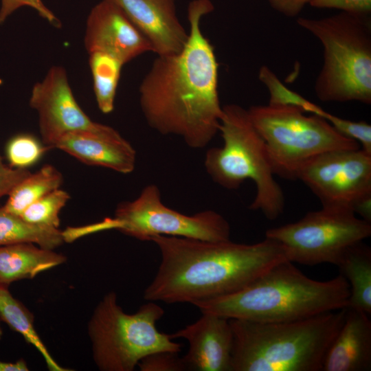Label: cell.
<instances>
[{"label": "cell", "mask_w": 371, "mask_h": 371, "mask_svg": "<svg viewBox=\"0 0 371 371\" xmlns=\"http://www.w3.org/2000/svg\"><path fill=\"white\" fill-rule=\"evenodd\" d=\"M346 311L283 322L229 319L234 337L231 371H321Z\"/></svg>", "instance_id": "obj_4"}, {"label": "cell", "mask_w": 371, "mask_h": 371, "mask_svg": "<svg viewBox=\"0 0 371 371\" xmlns=\"http://www.w3.org/2000/svg\"><path fill=\"white\" fill-rule=\"evenodd\" d=\"M150 241L161 262L144 298L167 304H194L232 294L288 260L282 245L266 237L251 245L163 235Z\"/></svg>", "instance_id": "obj_2"}, {"label": "cell", "mask_w": 371, "mask_h": 371, "mask_svg": "<svg viewBox=\"0 0 371 371\" xmlns=\"http://www.w3.org/2000/svg\"><path fill=\"white\" fill-rule=\"evenodd\" d=\"M326 120L341 135L358 142L361 149L371 155V125L354 122L329 113Z\"/></svg>", "instance_id": "obj_26"}, {"label": "cell", "mask_w": 371, "mask_h": 371, "mask_svg": "<svg viewBox=\"0 0 371 371\" xmlns=\"http://www.w3.org/2000/svg\"><path fill=\"white\" fill-rule=\"evenodd\" d=\"M350 288L348 308L371 314V249L363 241L348 247L338 260Z\"/></svg>", "instance_id": "obj_19"}, {"label": "cell", "mask_w": 371, "mask_h": 371, "mask_svg": "<svg viewBox=\"0 0 371 371\" xmlns=\"http://www.w3.org/2000/svg\"><path fill=\"white\" fill-rule=\"evenodd\" d=\"M115 229L142 241L157 235L212 242L230 240L231 228L219 213L205 210L186 215L166 206L154 184L146 186L132 201L120 203L113 217Z\"/></svg>", "instance_id": "obj_10"}, {"label": "cell", "mask_w": 371, "mask_h": 371, "mask_svg": "<svg viewBox=\"0 0 371 371\" xmlns=\"http://www.w3.org/2000/svg\"><path fill=\"white\" fill-rule=\"evenodd\" d=\"M49 148L34 135L19 133L7 142L5 154L10 166L27 169L36 164Z\"/></svg>", "instance_id": "obj_25"}, {"label": "cell", "mask_w": 371, "mask_h": 371, "mask_svg": "<svg viewBox=\"0 0 371 371\" xmlns=\"http://www.w3.org/2000/svg\"><path fill=\"white\" fill-rule=\"evenodd\" d=\"M69 199L67 192L56 189L30 205L20 216L32 224L58 228L59 214Z\"/></svg>", "instance_id": "obj_24"}, {"label": "cell", "mask_w": 371, "mask_h": 371, "mask_svg": "<svg viewBox=\"0 0 371 371\" xmlns=\"http://www.w3.org/2000/svg\"><path fill=\"white\" fill-rule=\"evenodd\" d=\"M218 131L223 145L207 151L204 164L208 175L229 190L252 180L256 193L249 209L260 211L269 220L278 218L284 210V195L275 180L265 142L247 109L236 104L223 106Z\"/></svg>", "instance_id": "obj_6"}, {"label": "cell", "mask_w": 371, "mask_h": 371, "mask_svg": "<svg viewBox=\"0 0 371 371\" xmlns=\"http://www.w3.org/2000/svg\"><path fill=\"white\" fill-rule=\"evenodd\" d=\"M371 370V321L366 313L347 307L345 319L324 359L322 371Z\"/></svg>", "instance_id": "obj_17"}, {"label": "cell", "mask_w": 371, "mask_h": 371, "mask_svg": "<svg viewBox=\"0 0 371 371\" xmlns=\"http://www.w3.org/2000/svg\"><path fill=\"white\" fill-rule=\"evenodd\" d=\"M297 180L319 199L322 207L348 210L371 220V155L361 148L322 153L306 163Z\"/></svg>", "instance_id": "obj_11"}, {"label": "cell", "mask_w": 371, "mask_h": 371, "mask_svg": "<svg viewBox=\"0 0 371 371\" xmlns=\"http://www.w3.org/2000/svg\"><path fill=\"white\" fill-rule=\"evenodd\" d=\"M89 65L93 79L95 100L104 114L114 109L115 98L124 64L104 52L89 54Z\"/></svg>", "instance_id": "obj_23"}, {"label": "cell", "mask_w": 371, "mask_h": 371, "mask_svg": "<svg viewBox=\"0 0 371 371\" xmlns=\"http://www.w3.org/2000/svg\"><path fill=\"white\" fill-rule=\"evenodd\" d=\"M170 337L188 341V350L182 357L187 370L231 371L234 337L229 319L202 313L194 323Z\"/></svg>", "instance_id": "obj_14"}, {"label": "cell", "mask_w": 371, "mask_h": 371, "mask_svg": "<svg viewBox=\"0 0 371 371\" xmlns=\"http://www.w3.org/2000/svg\"><path fill=\"white\" fill-rule=\"evenodd\" d=\"M0 320L19 333L26 342L32 345L40 352L49 370H70L62 367L54 360L36 330L32 313L12 295L8 286L1 283Z\"/></svg>", "instance_id": "obj_20"}, {"label": "cell", "mask_w": 371, "mask_h": 371, "mask_svg": "<svg viewBox=\"0 0 371 371\" xmlns=\"http://www.w3.org/2000/svg\"><path fill=\"white\" fill-rule=\"evenodd\" d=\"M210 0L188 5V38L177 53L157 56L139 89L148 125L162 135H176L193 148L206 146L218 131L223 114L218 93V63L203 35L201 18L211 12Z\"/></svg>", "instance_id": "obj_1"}, {"label": "cell", "mask_w": 371, "mask_h": 371, "mask_svg": "<svg viewBox=\"0 0 371 371\" xmlns=\"http://www.w3.org/2000/svg\"><path fill=\"white\" fill-rule=\"evenodd\" d=\"M29 103L38 115L41 141L49 148L67 133L97 131L103 126L92 121L81 109L61 66H52L33 86Z\"/></svg>", "instance_id": "obj_12"}, {"label": "cell", "mask_w": 371, "mask_h": 371, "mask_svg": "<svg viewBox=\"0 0 371 371\" xmlns=\"http://www.w3.org/2000/svg\"><path fill=\"white\" fill-rule=\"evenodd\" d=\"M164 309L149 301L133 314L125 313L113 291L96 306L88 324L93 358L102 371H133L146 356L161 351L179 352L182 344L159 332Z\"/></svg>", "instance_id": "obj_7"}, {"label": "cell", "mask_w": 371, "mask_h": 371, "mask_svg": "<svg viewBox=\"0 0 371 371\" xmlns=\"http://www.w3.org/2000/svg\"><path fill=\"white\" fill-rule=\"evenodd\" d=\"M149 41L157 56L179 52L188 32L177 13L176 0H113Z\"/></svg>", "instance_id": "obj_16"}, {"label": "cell", "mask_w": 371, "mask_h": 371, "mask_svg": "<svg viewBox=\"0 0 371 371\" xmlns=\"http://www.w3.org/2000/svg\"><path fill=\"white\" fill-rule=\"evenodd\" d=\"M270 5L278 12L289 17L296 16L308 0H268Z\"/></svg>", "instance_id": "obj_31"}, {"label": "cell", "mask_w": 371, "mask_h": 371, "mask_svg": "<svg viewBox=\"0 0 371 371\" xmlns=\"http://www.w3.org/2000/svg\"><path fill=\"white\" fill-rule=\"evenodd\" d=\"M26 361L20 359L14 362L0 361V371H28Z\"/></svg>", "instance_id": "obj_32"}, {"label": "cell", "mask_w": 371, "mask_h": 371, "mask_svg": "<svg viewBox=\"0 0 371 371\" xmlns=\"http://www.w3.org/2000/svg\"><path fill=\"white\" fill-rule=\"evenodd\" d=\"M3 336V330H2V328H1V320H0V340L1 339Z\"/></svg>", "instance_id": "obj_33"}, {"label": "cell", "mask_w": 371, "mask_h": 371, "mask_svg": "<svg viewBox=\"0 0 371 371\" xmlns=\"http://www.w3.org/2000/svg\"><path fill=\"white\" fill-rule=\"evenodd\" d=\"M141 371H182L187 370L178 352L161 351L144 357L137 365Z\"/></svg>", "instance_id": "obj_27"}, {"label": "cell", "mask_w": 371, "mask_h": 371, "mask_svg": "<svg viewBox=\"0 0 371 371\" xmlns=\"http://www.w3.org/2000/svg\"><path fill=\"white\" fill-rule=\"evenodd\" d=\"M84 45L88 54L104 52L124 65L152 47L124 11L113 0H102L87 19Z\"/></svg>", "instance_id": "obj_13"}, {"label": "cell", "mask_w": 371, "mask_h": 371, "mask_svg": "<svg viewBox=\"0 0 371 371\" xmlns=\"http://www.w3.org/2000/svg\"><path fill=\"white\" fill-rule=\"evenodd\" d=\"M54 148L90 166L107 168L122 174L135 169L136 152L115 129L103 124L97 131L71 132L63 136Z\"/></svg>", "instance_id": "obj_15"}, {"label": "cell", "mask_w": 371, "mask_h": 371, "mask_svg": "<svg viewBox=\"0 0 371 371\" xmlns=\"http://www.w3.org/2000/svg\"><path fill=\"white\" fill-rule=\"evenodd\" d=\"M299 26L322 43L323 63L314 89L323 102L371 104V20L341 12L321 19L300 17Z\"/></svg>", "instance_id": "obj_5"}, {"label": "cell", "mask_w": 371, "mask_h": 371, "mask_svg": "<svg viewBox=\"0 0 371 371\" xmlns=\"http://www.w3.org/2000/svg\"><path fill=\"white\" fill-rule=\"evenodd\" d=\"M66 256L30 243L0 247V283L6 286L33 279L41 272L63 264Z\"/></svg>", "instance_id": "obj_18"}, {"label": "cell", "mask_w": 371, "mask_h": 371, "mask_svg": "<svg viewBox=\"0 0 371 371\" xmlns=\"http://www.w3.org/2000/svg\"><path fill=\"white\" fill-rule=\"evenodd\" d=\"M247 111L265 142L274 175L284 179L297 180L303 166L325 152L360 148L324 118L308 116L295 106L268 104Z\"/></svg>", "instance_id": "obj_8"}, {"label": "cell", "mask_w": 371, "mask_h": 371, "mask_svg": "<svg viewBox=\"0 0 371 371\" xmlns=\"http://www.w3.org/2000/svg\"><path fill=\"white\" fill-rule=\"evenodd\" d=\"M63 181V176L55 166L44 165L14 187L3 207L12 214L20 216L30 205L60 188Z\"/></svg>", "instance_id": "obj_22"}, {"label": "cell", "mask_w": 371, "mask_h": 371, "mask_svg": "<svg viewBox=\"0 0 371 371\" xmlns=\"http://www.w3.org/2000/svg\"><path fill=\"white\" fill-rule=\"evenodd\" d=\"M311 6L317 8L338 9L341 12L369 15L371 0H308Z\"/></svg>", "instance_id": "obj_29"}, {"label": "cell", "mask_w": 371, "mask_h": 371, "mask_svg": "<svg viewBox=\"0 0 371 371\" xmlns=\"http://www.w3.org/2000/svg\"><path fill=\"white\" fill-rule=\"evenodd\" d=\"M350 288L341 274L311 279L292 262H280L243 289L194 304L202 313L258 322L306 319L348 306Z\"/></svg>", "instance_id": "obj_3"}, {"label": "cell", "mask_w": 371, "mask_h": 371, "mask_svg": "<svg viewBox=\"0 0 371 371\" xmlns=\"http://www.w3.org/2000/svg\"><path fill=\"white\" fill-rule=\"evenodd\" d=\"M370 235V223L353 211L326 207L265 232L266 238L282 245L289 261L305 265H336L348 247Z\"/></svg>", "instance_id": "obj_9"}, {"label": "cell", "mask_w": 371, "mask_h": 371, "mask_svg": "<svg viewBox=\"0 0 371 371\" xmlns=\"http://www.w3.org/2000/svg\"><path fill=\"white\" fill-rule=\"evenodd\" d=\"M24 243L54 250L65 240L59 228L28 223L0 207V247Z\"/></svg>", "instance_id": "obj_21"}, {"label": "cell", "mask_w": 371, "mask_h": 371, "mask_svg": "<svg viewBox=\"0 0 371 371\" xmlns=\"http://www.w3.org/2000/svg\"><path fill=\"white\" fill-rule=\"evenodd\" d=\"M27 6L35 10L38 14L56 27L61 26L60 21L42 1V0H1L0 25L17 9Z\"/></svg>", "instance_id": "obj_28"}, {"label": "cell", "mask_w": 371, "mask_h": 371, "mask_svg": "<svg viewBox=\"0 0 371 371\" xmlns=\"http://www.w3.org/2000/svg\"><path fill=\"white\" fill-rule=\"evenodd\" d=\"M30 173L28 169L14 168L5 164L0 154V199L8 196L14 187Z\"/></svg>", "instance_id": "obj_30"}]
</instances>
